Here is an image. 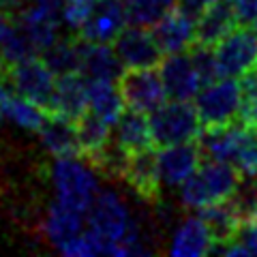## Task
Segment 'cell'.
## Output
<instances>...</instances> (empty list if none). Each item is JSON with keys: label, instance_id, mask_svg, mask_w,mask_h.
<instances>
[{"label": "cell", "instance_id": "cell-1", "mask_svg": "<svg viewBox=\"0 0 257 257\" xmlns=\"http://www.w3.org/2000/svg\"><path fill=\"white\" fill-rule=\"evenodd\" d=\"M242 174L227 161L206 159L195 174L178 189V204L182 210L199 212L208 206L227 202L238 193Z\"/></svg>", "mask_w": 257, "mask_h": 257}, {"label": "cell", "instance_id": "cell-2", "mask_svg": "<svg viewBox=\"0 0 257 257\" xmlns=\"http://www.w3.org/2000/svg\"><path fill=\"white\" fill-rule=\"evenodd\" d=\"M50 184L54 199L79 212H88L99 187V176L90 161L75 157H56L50 165Z\"/></svg>", "mask_w": 257, "mask_h": 257}, {"label": "cell", "instance_id": "cell-3", "mask_svg": "<svg viewBox=\"0 0 257 257\" xmlns=\"http://www.w3.org/2000/svg\"><path fill=\"white\" fill-rule=\"evenodd\" d=\"M152 135H155L157 146H172V144L184 142H197L204 126L199 114L195 109V103L170 99L159 109L150 114Z\"/></svg>", "mask_w": 257, "mask_h": 257}, {"label": "cell", "instance_id": "cell-4", "mask_svg": "<svg viewBox=\"0 0 257 257\" xmlns=\"http://www.w3.org/2000/svg\"><path fill=\"white\" fill-rule=\"evenodd\" d=\"M3 71L5 84L11 92L26 96L28 101L50 109L58 75L47 67V62L41 56H32V58L20 60L15 64H7V67H3Z\"/></svg>", "mask_w": 257, "mask_h": 257}, {"label": "cell", "instance_id": "cell-5", "mask_svg": "<svg viewBox=\"0 0 257 257\" xmlns=\"http://www.w3.org/2000/svg\"><path fill=\"white\" fill-rule=\"evenodd\" d=\"M204 128L225 126L238 120L240 114V79L219 77L202 86L193 99Z\"/></svg>", "mask_w": 257, "mask_h": 257}, {"label": "cell", "instance_id": "cell-6", "mask_svg": "<svg viewBox=\"0 0 257 257\" xmlns=\"http://www.w3.org/2000/svg\"><path fill=\"white\" fill-rule=\"evenodd\" d=\"M212 47L223 77L240 79L257 69V28L253 26L238 24Z\"/></svg>", "mask_w": 257, "mask_h": 257}, {"label": "cell", "instance_id": "cell-7", "mask_svg": "<svg viewBox=\"0 0 257 257\" xmlns=\"http://www.w3.org/2000/svg\"><path fill=\"white\" fill-rule=\"evenodd\" d=\"M39 229H41V236L50 242V246L71 257L75 244L86 231V212L73 210V208L52 199L41 221H39Z\"/></svg>", "mask_w": 257, "mask_h": 257}, {"label": "cell", "instance_id": "cell-8", "mask_svg": "<svg viewBox=\"0 0 257 257\" xmlns=\"http://www.w3.org/2000/svg\"><path fill=\"white\" fill-rule=\"evenodd\" d=\"M118 86L122 90L128 109H138L144 114H152L170 99L159 75V69H124Z\"/></svg>", "mask_w": 257, "mask_h": 257}, {"label": "cell", "instance_id": "cell-9", "mask_svg": "<svg viewBox=\"0 0 257 257\" xmlns=\"http://www.w3.org/2000/svg\"><path fill=\"white\" fill-rule=\"evenodd\" d=\"M111 45L124 69H157L165 56L150 28L131 26V24L120 32Z\"/></svg>", "mask_w": 257, "mask_h": 257}, {"label": "cell", "instance_id": "cell-10", "mask_svg": "<svg viewBox=\"0 0 257 257\" xmlns=\"http://www.w3.org/2000/svg\"><path fill=\"white\" fill-rule=\"evenodd\" d=\"M216 240L202 214H184L170 229L167 253L172 257H202L212 253Z\"/></svg>", "mask_w": 257, "mask_h": 257}, {"label": "cell", "instance_id": "cell-11", "mask_svg": "<svg viewBox=\"0 0 257 257\" xmlns=\"http://www.w3.org/2000/svg\"><path fill=\"white\" fill-rule=\"evenodd\" d=\"M202 148L195 142L161 146V150L157 152V167L163 187L180 189L202 165Z\"/></svg>", "mask_w": 257, "mask_h": 257}, {"label": "cell", "instance_id": "cell-12", "mask_svg": "<svg viewBox=\"0 0 257 257\" xmlns=\"http://www.w3.org/2000/svg\"><path fill=\"white\" fill-rule=\"evenodd\" d=\"M157 69L170 99L193 101L204 86L189 52L165 54V58L159 62Z\"/></svg>", "mask_w": 257, "mask_h": 257}, {"label": "cell", "instance_id": "cell-13", "mask_svg": "<svg viewBox=\"0 0 257 257\" xmlns=\"http://www.w3.org/2000/svg\"><path fill=\"white\" fill-rule=\"evenodd\" d=\"M128 26L124 0H96L79 37L90 43H114L116 37Z\"/></svg>", "mask_w": 257, "mask_h": 257}, {"label": "cell", "instance_id": "cell-14", "mask_svg": "<svg viewBox=\"0 0 257 257\" xmlns=\"http://www.w3.org/2000/svg\"><path fill=\"white\" fill-rule=\"evenodd\" d=\"M79 73L88 82H118L124 67L111 43H90L79 37Z\"/></svg>", "mask_w": 257, "mask_h": 257}, {"label": "cell", "instance_id": "cell-15", "mask_svg": "<svg viewBox=\"0 0 257 257\" xmlns=\"http://www.w3.org/2000/svg\"><path fill=\"white\" fill-rule=\"evenodd\" d=\"M122 180L144 204H155L161 197V189H163L157 167V152L150 148L131 155Z\"/></svg>", "mask_w": 257, "mask_h": 257}, {"label": "cell", "instance_id": "cell-16", "mask_svg": "<svg viewBox=\"0 0 257 257\" xmlns=\"http://www.w3.org/2000/svg\"><path fill=\"white\" fill-rule=\"evenodd\" d=\"M52 114L79 120L88 111V82L82 73L58 75L50 103Z\"/></svg>", "mask_w": 257, "mask_h": 257}, {"label": "cell", "instance_id": "cell-17", "mask_svg": "<svg viewBox=\"0 0 257 257\" xmlns=\"http://www.w3.org/2000/svg\"><path fill=\"white\" fill-rule=\"evenodd\" d=\"M152 35H155L163 54L189 52L197 43V20L176 9L172 15H167L163 22L152 28Z\"/></svg>", "mask_w": 257, "mask_h": 257}, {"label": "cell", "instance_id": "cell-18", "mask_svg": "<svg viewBox=\"0 0 257 257\" xmlns=\"http://www.w3.org/2000/svg\"><path fill=\"white\" fill-rule=\"evenodd\" d=\"M39 142L43 150L52 159L56 157H75L82 152L77 140V124L75 120H69L58 114H50L45 118L43 126L39 128Z\"/></svg>", "mask_w": 257, "mask_h": 257}, {"label": "cell", "instance_id": "cell-19", "mask_svg": "<svg viewBox=\"0 0 257 257\" xmlns=\"http://www.w3.org/2000/svg\"><path fill=\"white\" fill-rule=\"evenodd\" d=\"M111 138L118 146H122L126 152H142L155 146V135H152L150 114H144L138 109H124V114L116 120L111 128Z\"/></svg>", "mask_w": 257, "mask_h": 257}, {"label": "cell", "instance_id": "cell-20", "mask_svg": "<svg viewBox=\"0 0 257 257\" xmlns=\"http://www.w3.org/2000/svg\"><path fill=\"white\" fill-rule=\"evenodd\" d=\"M39 56L24 30L18 13L0 9V64H15L20 60Z\"/></svg>", "mask_w": 257, "mask_h": 257}, {"label": "cell", "instance_id": "cell-21", "mask_svg": "<svg viewBox=\"0 0 257 257\" xmlns=\"http://www.w3.org/2000/svg\"><path fill=\"white\" fill-rule=\"evenodd\" d=\"M45 118V107L28 101L26 96L15 94L9 88L0 94V120L7 126H15L26 133H39Z\"/></svg>", "mask_w": 257, "mask_h": 257}, {"label": "cell", "instance_id": "cell-22", "mask_svg": "<svg viewBox=\"0 0 257 257\" xmlns=\"http://www.w3.org/2000/svg\"><path fill=\"white\" fill-rule=\"evenodd\" d=\"M238 18L229 0H214L197 20V43L216 45L238 26Z\"/></svg>", "mask_w": 257, "mask_h": 257}, {"label": "cell", "instance_id": "cell-23", "mask_svg": "<svg viewBox=\"0 0 257 257\" xmlns=\"http://www.w3.org/2000/svg\"><path fill=\"white\" fill-rule=\"evenodd\" d=\"M124 107L126 103L118 82H88V111L114 126L116 120L124 114Z\"/></svg>", "mask_w": 257, "mask_h": 257}, {"label": "cell", "instance_id": "cell-24", "mask_svg": "<svg viewBox=\"0 0 257 257\" xmlns=\"http://www.w3.org/2000/svg\"><path fill=\"white\" fill-rule=\"evenodd\" d=\"M199 214H202V219L208 223V227H210L216 244L236 238V234L240 231V227H242V223H244L238 206L234 204V199L208 206V208H204V210H199Z\"/></svg>", "mask_w": 257, "mask_h": 257}, {"label": "cell", "instance_id": "cell-25", "mask_svg": "<svg viewBox=\"0 0 257 257\" xmlns=\"http://www.w3.org/2000/svg\"><path fill=\"white\" fill-rule=\"evenodd\" d=\"M77 124V140H79V148H82V155L86 159L96 157L101 150H105L111 144V126L109 122H105L103 118H99L92 111H86V114L75 120Z\"/></svg>", "mask_w": 257, "mask_h": 257}, {"label": "cell", "instance_id": "cell-26", "mask_svg": "<svg viewBox=\"0 0 257 257\" xmlns=\"http://www.w3.org/2000/svg\"><path fill=\"white\" fill-rule=\"evenodd\" d=\"M176 9H178V0H126L128 24L150 30Z\"/></svg>", "mask_w": 257, "mask_h": 257}, {"label": "cell", "instance_id": "cell-27", "mask_svg": "<svg viewBox=\"0 0 257 257\" xmlns=\"http://www.w3.org/2000/svg\"><path fill=\"white\" fill-rule=\"evenodd\" d=\"M56 75L79 73V39H58L39 54Z\"/></svg>", "mask_w": 257, "mask_h": 257}, {"label": "cell", "instance_id": "cell-28", "mask_svg": "<svg viewBox=\"0 0 257 257\" xmlns=\"http://www.w3.org/2000/svg\"><path fill=\"white\" fill-rule=\"evenodd\" d=\"M238 120L257 128V69L240 77V114Z\"/></svg>", "mask_w": 257, "mask_h": 257}, {"label": "cell", "instance_id": "cell-29", "mask_svg": "<svg viewBox=\"0 0 257 257\" xmlns=\"http://www.w3.org/2000/svg\"><path fill=\"white\" fill-rule=\"evenodd\" d=\"M193 64H195L199 77H202V84H210L214 79L223 77L219 71V64H216V56H214V47L212 45H204V43H195L189 50Z\"/></svg>", "mask_w": 257, "mask_h": 257}, {"label": "cell", "instance_id": "cell-30", "mask_svg": "<svg viewBox=\"0 0 257 257\" xmlns=\"http://www.w3.org/2000/svg\"><path fill=\"white\" fill-rule=\"evenodd\" d=\"M96 0H67L64 5V13H62V22L64 26L73 32H79L82 26L86 24L88 15H90L92 7Z\"/></svg>", "mask_w": 257, "mask_h": 257}, {"label": "cell", "instance_id": "cell-31", "mask_svg": "<svg viewBox=\"0 0 257 257\" xmlns=\"http://www.w3.org/2000/svg\"><path fill=\"white\" fill-rule=\"evenodd\" d=\"M234 13L240 24L244 26H257V0H229Z\"/></svg>", "mask_w": 257, "mask_h": 257}, {"label": "cell", "instance_id": "cell-32", "mask_svg": "<svg viewBox=\"0 0 257 257\" xmlns=\"http://www.w3.org/2000/svg\"><path fill=\"white\" fill-rule=\"evenodd\" d=\"M210 3L212 0H178V11L187 13L193 20H199L202 13L210 7Z\"/></svg>", "mask_w": 257, "mask_h": 257}, {"label": "cell", "instance_id": "cell-33", "mask_svg": "<svg viewBox=\"0 0 257 257\" xmlns=\"http://www.w3.org/2000/svg\"><path fill=\"white\" fill-rule=\"evenodd\" d=\"M7 90V84H5V71H3V64H0V94Z\"/></svg>", "mask_w": 257, "mask_h": 257}, {"label": "cell", "instance_id": "cell-34", "mask_svg": "<svg viewBox=\"0 0 257 257\" xmlns=\"http://www.w3.org/2000/svg\"><path fill=\"white\" fill-rule=\"evenodd\" d=\"M124 3H126V0H124Z\"/></svg>", "mask_w": 257, "mask_h": 257}]
</instances>
